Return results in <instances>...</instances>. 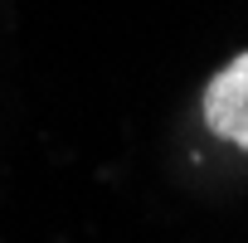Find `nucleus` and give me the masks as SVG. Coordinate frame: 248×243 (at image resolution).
Masks as SVG:
<instances>
[{"mask_svg":"<svg viewBox=\"0 0 248 243\" xmlns=\"http://www.w3.org/2000/svg\"><path fill=\"white\" fill-rule=\"evenodd\" d=\"M204 122L229 146L248 151V49L229 59L204 88Z\"/></svg>","mask_w":248,"mask_h":243,"instance_id":"1","label":"nucleus"}]
</instances>
